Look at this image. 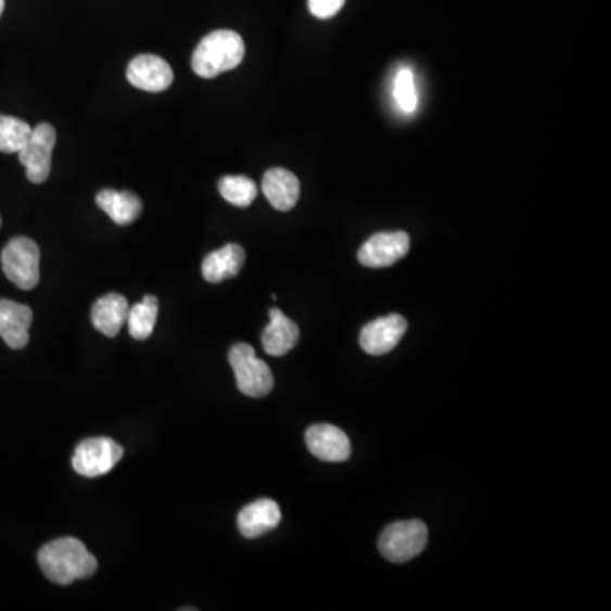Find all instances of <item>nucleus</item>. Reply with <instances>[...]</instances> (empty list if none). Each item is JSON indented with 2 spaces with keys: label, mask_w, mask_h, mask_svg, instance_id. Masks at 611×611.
Wrapping results in <instances>:
<instances>
[{
  "label": "nucleus",
  "mask_w": 611,
  "mask_h": 611,
  "mask_svg": "<svg viewBox=\"0 0 611 611\" xmlns=\"http://www.w3.org/2000/svg\"><path fill=\"white\" fill-rule=\"evenodd\" d=\"M219 194L237 207H249L257 198V183L245 176H226L219 180Z\"/></svg>",
  "instance_id": "aec40b11"
},
{
  "label": "nucleus",
  "mask_w": 611,
  "mask_h": 611,
  "mask_svg": "<svg viewBox=\"0 0 611 611\" xmlns=\"http://www.w3.org/2000/svg\"><path fill=\"white\" fill-rule=\"evenodd\" d=\"M39 249L31 238H12L2 250V269L12 284L31 291L39 282Z\"/></svg>",
  "instance_id": "39448f33"
},
{
  "label": "nucleus",
  "mask_w": 611,
  "mask_h": 611,
  "mask_svg": "<svg viewBox=\"0 0 611 611\" xmlns=\"http://www.w3.org/2000/svg\"><path fill=\"white\" fill-rule=\"evenodd\" d=\"M39 568L51 583L72 584L87 580L98 571V559L87 550L82 542L74 537H62L48 542L38 553Z\"/></svg>",
  "instance_id": "f257e3e1"
},
{
  "label": "nucleus",
  "mask_w": 611,
  "mask_h": 611,
  "mask_svg": "<svg viewBox=\"0 0 611 611\" xmlns=\"http://www.w3.org/2000/svg\"><path fill=\"white\" fill-rule=\"evenodd\" d=\"M0 225H2V219H0Z\"/></svg>",
  "instance_id": "393cba45"
},
{
  "label": "nucleus",
  "mask_w": 611,
  "mask_h": 611,
  "mask_svg": "<svg viewBox=\"0 0 611 611\" xmlns=\"http://www.w3.org/2000/svg\"><path fill=\"white\" fill-rule=\"evenodd\" d=\"M262 189L277 211H291L300 201V179L285 168L276 167L265 171Z\"/></svg>",
  "instance_id": "4468645a"
},
{
  "label": "nucleus",
  "mask_w": 611,
  "mask_h": 611,
  "mask_svg": "<svg viewBox=\"0 0 611 611\" xmlns=\"http://www.w3.org/2000/svg\"><path fill=\"white\" fill-rule=\"evenodd\" d=\"M394 101L405 114H413L418 107V89L415 74L409 66H403L394 78Z\"/></svg>",
  "instance_id": "4be33fe9"
},
{
  "label": "nucleus",
  "mask_w": 611,
  "mask_h": 611,
  "mask_svg": "<svg viewBox=\"0 0 611 611\" xmlns=\"http://www.w3.org/2000/svg\"><path fill=\"white\" fill-rule=\"evenodd\" d=\"M245 56L242 36L230 29L209 33L195 48L192 55V71L203 78H215L233 71Z\"/></svg>",
  "instance_id": "f03ea898"
},
{
  "label": "nucleus",
  "mask_w": 611,
  "mask_h": 611,
  "mask_svg": "<svg viewBox=\"0 0 611 611\" xmlns=\"http://www.w3.org/2000/svg\"><path fill=\"white\" fill-rule=\"evenodd\" d=\"M409 234L405 231H384L372 237L358 250V262L370 269H384L406 257Z\"/></svg>",
  "instance_id": "6e6552de"
},
{
  "label": "nucleus",
  "mask_w": 611,
  "mask_h": 611,
  "mask_svg": "<svg viewBox=\"0 0 611 611\" xmlns=\"http://www.w3.org/2000/svg\"><path fill=\"white\" fill-rule=\"evenodd\" d=\"M158 318V300L155 296H144L141 303L131 306L128 311L129 335L135 340H147L155 330Z\"/></svg>",
  "instance_id": "6ab92c4d"
},
{
  "label": "nucleus",
  "mask_w": 611,
  "mask_h": 611,
  "mask_svg": "<svg viewBox=\"0 0 611 611\" xmlns=\"http://www.w3.org/2000/svg\"><path fill=\"white\" fill-rule=\"evenodd\" d=\"M429 544V529L421 520H406L386 526L379 538V550L387 561L405 564L423 552Z\"/></svg>",
  "instance_id": "7ed1b4c3"
},
{
  "label": "nucleus",
  "mask_w": 611,
  "mask_h": 611,
  "mask_svg": "<svg viewBox=\"0 0 611 611\" xmlns=\"http://www.w3.org/2000/svg\"><path fill=\"white\" fill-rule=\"evenodd\" d=\"M96 203L116 225L128 226L140 218L143 203L135 192L102 189L96 195Z\"/></svg>",
  "instance_id": "a211bd4d"
},
{
  "label": "nucleus",
  "mask_w": 611,
  "mask_h": 611,
  "mask_svg": "<svg viewBox=\"0 0 611 611\" xmlns=\"http://www.w3.org/2000/svg\"><path fill=\"white\" fill-rule=\"evenodd\" d=\"M306 445L316 459L324 462H345L351 459L352 445L347 433L335 424H313L306 432Z\"/></svg>",
  "instance_id": "1a4fd4ad"
},
{
  "label": "nucleus",
  "mask_w": 611,
  "mask_h": 611,
  "mask_svg": "<svg viewBox=\"0 0 611 611\" xmlns=\"http://www.w3.org/2000/svg\"><path fill=\"white\" fill-rule=\"evenodd\" d=\"M55 143L56 131L50 123H41L33 128L31 137L17 153L29 182L43 183L50 177L51 153Z\"/></svg>",
  "instance_id": "0eeeda50"
},
{
  "label": "nucleus",
  "mask_w": 611,
  "mask_h": 611,
  "mask_svg": "<svg viewBox=\"0 0 611 611\" xmlns=\"http://www.w3.org/2000/svg\"><path fill=\"white\" fill-rule=\"evenodd\" d=\"M123 454L125 450L122 445L111 438H87L75 448L72 466L75 472L84 478H99L113 471L116 463L123 459Z\"/></svg>",
  "instance_id": "423d86ee"
},
{
  "label": "nucleus",
  "mask_w": 611,
  "mask_h": 611,
  "mask_svg": "<svg viewBox=\"0 0 611 611\" xmlns=\"http://www.w3.org/2000/svg\"><path fill=\"white\" fill-rule=\"evenodd\" d=\"M309 11L313 16L320 17V20H330L336 16L340 9L345 4V0H308Z\"/></svg>",
  "instance_id": "5701e85b"
},
{
  "label": "nucleus",
  "mask_w": 611,
  "mask_h": 611,
  "mask_svg": "<svg viewBox=\"0 0 611 611\" xmlns=\"http://www.w3.org/2000/svg\"><path fill=\"white\" fill-rule=\"evenodd\" d=\"M33 311L26 304L0 300V336L9 347L21 351L29 342Z\"/></svg>",
  "instance_id": "ddd939ff"
},
{
  "label": "nucleus",
  "mask_w": 611,
  "mask_h": 611,
  "mask_svg": "<svg viewBox=\"0 0 611 611\" xmlns=\"http://www.w3.org/2000/svg\"><path fill=\"white\" fill-rule=\"evenodd\" d=\"M281 520V508L273 499H257L238 513V530L243 537L257 538L277 529Z\"/></svg>",
  "instance_id": "f8f14e48"
},
{
  "label": "nucleus",
  "mask_w": 611,
  "mask_h": 611,
  "mask_svg": "<svg viewBox=\"0 0 611 611\" xmlns=\"http://www.w3.org/2000/svg\"><path fill=\"white\" fill-rule=\"evenodd\" d=\"M129 84L147 92H164L174 82L171 66L156 55H138L129 62L126 71Z\"/></svg>",
  "instance_id": "9b49d317"
},
{
  "label": "nucleus",
  "mask_w": 611,
  "mask_h": 611,
  "mask_svg": "<svg viewBox=\"0 0 611 611\" xmlns=\"http://www.w3.org/2000/svg\"><path fill=\"white\" fill-rule=\"evenodd\" d=\"M128 311V300L117 292H110L96 301L90 318H92L96 330L101 331L102 335L113 339L125 327Z\"/></svg>",
  "instance_id": "dca6fc26"
},
{
  "label": "nucleus",
  "mask_w": 611,
  "mask_h": 611,
  "mask_svg": "<svg viewBox=\"0 0 611 611\" xmlns=\"http://www.w3.org/2000/svg\"><path fill=\"white\" fill-rule=\"evenodd\" d=\"M270 323L262 333V345L272 357H282L300 342V327L279 308L269 311Z\"/></svg>",
  "instance_id": "2eb2a0df"
},
{
  "label": "nucleus",
  "mask_w": 611,
  "mask_h": 611,
  "mask_svg": "<svg viewBox=\"0 0 611 611\" xmlns=\"http://www.w3.org/2000/svg\"><path fill=\"white\" fill-rule=\"evenodd\" d=\"M245 258V250L242 246L237 243H228L204 258L203 277L211 284H219L226 279H233L243 269Z\"/></svg>",
  "instance_id": "f3484780"
},
{
  "label": "nucleus",
  "mask_w": 611,
  "mask_h": 611,
  "mask_svg": "<svg viewBox=\"0 0 611 611\" xmlns=\"http://www.w3.org/2000/svg\"><path fill=\"white\" fill-rule=\"evenodd\" d=\"M31 131V126L23 119L0 114V152L20 153Z\"/></svg>",
  "instance_id": "412c9836"
},
{
  "label": "nucleus",
  "mask_w": 611,
  "mask_h": 611,
  "mask_svg": "<svg viewBox=\"0 0 611 611\" xmlns=\"http://www.w3.org/2000/svg\"><path fill=\"white\" fill-rule=\"evenodd\" d=\"M408 330L402 315H390L370 321L360 331V347L369 355H384L394 351Z\"/></svg>",
  "instance_id": "9d476101"
},
{
  "label": "nucleus",
  "mask_w": 611,
  "mask_h": 611,
  "mask_svg": "<svg viewBox=\"0 0 611 611\" xmlns=\"http://www.w3.org/2000/svg\"><path fill=\"white\" fill-rule=\"evenodd\" d=\"M230 364L238 390L245 396L265 397L272 391V370L255 355L254 347L249 343H237L231 347Z\"/></svg>",
  "instance_id": "20e7f679"
},
{
  "label": "nucleus",
  "mask_w": 611,
  "mask_h": 611,
  "mask_svg": "<svg viewBox=\"0 0 611 611\" xmlns=\"http://www.w3.org/2000/svg\"><path fill=\"white\" fill-rule=\"evenodd\" d=\"M5 8V0H0V16H2V12H4Z\"/></svg>",
  "instance_id": "b1692460"
}]
</instances>
